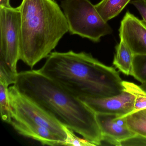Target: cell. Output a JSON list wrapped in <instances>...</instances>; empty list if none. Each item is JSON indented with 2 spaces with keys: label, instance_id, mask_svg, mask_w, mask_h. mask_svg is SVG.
<instances>
[{
  "label": "cell",
  "instance_id": "cell-1",
  "mask_svg": "<svg viewBox=\"0 0 146 146\" xmlns=\"http://www.w3.org/2000/svg\"><path fill=\"white\" fill-rule=\"evenodd\" d=\"M13 85L64 125L101 146L102 134L96 113L78 97L38 70L19 72Z\"/></svg>",
  "mask_w": 146,
  "mask_h": 146
},
{
  "label": "cell",
  "instance_id": "cell-2",
  "mask_svg": "<svg viewBox=\"0 0 146 146\" xmlns=\"http://www.w3.org/2000/svg\"><path fill=\"white\" fill-rule=\"evenodd\" d=\"M38 71L78 98L111 97L124 90L118 72L85 52H52Z\"/></svg>",
  "mask_w": 146,
  "mask_h": 146
},
{
  "label": "cell",
  "instance_id": "cell-3",
  "mask_svg": "<svg viewBox=\"0 0 146 146\" xmlns=\"http://www.w3.org/2000/svg\"><path fill=\"white\" fill-rule=\"evenodd\" d=\"M19 59L33 68L56 48L69 27L55 0H23Z\"/></svg>",
  "mask_w": 146,
  "mask_h": 146
},
{
  "label": "cell",
  "instance_id": "cell-4",
  "mask_svg": "<svg viewBox=\"0 0 146 146\" xmlns=\"http://www.w3.org/2000/svg\"><path fill=\"white\" fill-rule=\"evenodd\" d=\"M60 6L71 35L98 42L102 36L112 32L90 0H62Z\"/></svg>",
  "mask_w": 146,
  "mask_h": 146
},
{
  "label": "cell",
  "instance_id": "cell-5",
  "mask_svg": "<svg viewBox=\"0 0 146 146\" xmlns=\"http://www.w3.org/2000/svg\"><path fill=\"white\" fill-rule=\"evenodd\" d=\"M9 95L12 109V119H22L44 126L64 143L66 138L64 125L36 102L19 92L13 85L9 88Z\"/></svg>",
  "mask_w": 146,
  "mask_h": 146
},
{
  "label": "cell",
  "instance_id": "cell-6",
  "mask_svg": "<svg viewBox=\"0 0 146 146\" xmlns=\"http://www.w3.org/2000/svg\"><path fill=\"white\" fill-rule=\"evenodd\" d=\"M20 22L19 7H0V60L16 74L20 60Z\"/></svg>",
  "mask_w": 146,
  "mask_h": 146
},
{
  "label": "cell",
  "instance_id": "cell-7",
  "mask_svg": "<svg viewBox=\"0 0 146 146\" xmlns=\"http://www.w3.org/2000/svg\"><path fill=\"white\" fill-rule=\"evenodd\" d=\"M96 113L116 114L125 117L134 111L135 96L124 90L120 94L105 98H79Z\"/></svg>",
  "mask_w": 146,
  "mask_h": 146
},
{
  "label": "cell",
  "instance_id": "cell-8",
  "mask_svg": "<svg viewBox=\"0 0 146 146\" xmlns=\"http://www.w3.org/2000/svg\"><path fill=\"white\" fill-rule=\"evenodd\" d=\"M120 40L130 48L134 54H146V24L129 11L120 23Z\"/></svg>",
  "mask_w": 146,
  "mask_h": 146
},
{
  "label": "cell",
  "instance_id": "cell-9",
  "mask_svg": "<svg viewBox=\"0 0 146 146\" xmlns=\"http://www.w3.org/2000/svg\"><path fill=\"white\" fill-rule=\"evenodd\" d=\"M10 124L21 135L35 140L42 145H63V141L44 126L17 119H12Z\"/></svg>",
  "mask_w": 146,
  "mask_h": 146
},
{
  "label": "cell",
  "instance_id": "cell-10",
  "mask_svg": "<svg viewBox=\"0 0 146 146\" xmlns=\"http://www.w3.org/2000/svg\"><path fill=\"white\" fill-rule=\"evenodd\" d=\"M96 116L102 136L109 137L120 143L136 134L129 128L125 117L102 113H96Z\"/></svg>",
  "mask_w": 146,
  "mask_h": 146
},
{
  "label": "cell",
  "instance_id": "cell-11",
  "mask_svg": "<svg viewBox=\"0 0 146 146\" xmlns=\"http://www.w3.org/2000/svg\"><path fill=\"white\" fill-rule=\"evenodd\" d=\"M115 50L113 65L123 74L132 76L134 54L122 40L115 47Z\"/></svg>",
  "mask_w": 146,
  "mask_h": 146
},
{
  "label": "cell",
  "instance_id": "cell-12",
  "mask_svg": "<svg viewBox=\"0 0 146 146\" xmlns=\"http://www.w3.org/2000/svg\"><path fill=\"white\" fill-rule=\"evenodd\" d=\"M131 0H102L95 5L101 17L106 22L115 17L129 4Z\"/></svg>",
  "mask_w": 146,
  "mask_h": 146
},
{
  "label": "cell",
  "instance_id": "cell-13",
  "mask_svg": "<svg viewBox=\"0 0 146 146\" xmlns=\"http://www.w3.org/2000/svg\"><path fill=\"white\" fill-rule=\"evenodd\" d=\"M129 128L137 134L146 137V108L125 116Z\"/></svg>",
  "mask_w": 146,
  "mask_h": 146
},
{
  "label": "cell",
  "instance_id": "cell-14",
  "mask_svg": "<svg viewBox=\"0 0 146 146\" xmlns=\"http://www.w3.org/2000/svg\"><path fill=\"white\" fill-rule=\"evenodd\" d=\"M9 86L5 81L0 80V111L1 119L6 123L11 124L12 109L9 98Z\"/></svg>",
  "mask_w": 146,
  "mask_h": 146
},
{
  "label": "cell",
  "instance_id": "cell-15",
  "mask_svg": "<svg viewBox=\"0 0 146 146\" xmlns=\"http://www.w3.org/2000/svg\"><path fill=\"white\" fill-rule=\"evenodd\" d=\"M122 84L124 90L135 96L134 109L132 112L146 108V91L134 83L123 81Z\"/></svg>",
  "mask_w": 146,
  "mask_h": 146
},
{
  "label": "cell",
  "instance_id": "cell-16",
  "mask_svg": "<svg viewBox=\"0 0 146 146\" xmlns=\"http://www.w3.org/2000/svg\"><path fill=\"white\" fill-rule=\"evenodd\" d=\"M132 76L141 83L146 82V54H134Z\"/></svg>",
  "mask_w": 146,
  "mask_h": 146
},
{
  "label": "cell",
  "instance_id": "cell-17",
  "mask_svg": "<svg viewBox=\"0 0 146 146\" xmlns=\"http://www.w3.org/2000/svg\"><path fill=\"white\" fill-rule=\"evenodd\" d=\"M66 138L63 146H95L94 143L86 139L77 136L75 132L70 128L64 125Z\"/></svg>",
  "mask_w": 146,
  "mask_h": 146
},
{
  "label": "cell",
  "instance_id": "cell-18",
  "mask_svg": "<svg viewBox=\"0 0 146 146\" xmlns=\"http://www.w3.org/2000/svg\"><path fill=\"white\" fill-rule=\"evenodd\" d=\"M17 74L12 71L4 61L0 60V80L5 81L9 85L14 84Z\"/></svg>",
  "mask_w": 146,
  "mask_h": 146
},
{
  "label": "cell",
  "instance_id": "cell-19",
  "mask_svg": "<svg viewBox=\"0 0 146 146\" xmlns=\"http://www.w3.org/2000/svg\"><path fill=\"white\" fill-rule=\"evenodd\" d=\"M120 146H146V137L136 134L133 136L120 142Z\"/></svg>",
  "mask_w": 146,
  "mask_h": 146
},
{
  "label": "cell",
  "instance_id": "cell-20",
  "mask_svg": "<svg viewBox=\"0 0 146 146\" xmlns=\"http://www.w3.org/2000/svg\"><path fill=\"white\" fill-rule=\"evenodd\" d=\"M130 3L138 10L146 24V0H133Z\"/></svg>",
  "mask_w": 146,
  "mask_h": 146
},
{
  "label": "cell",
  "instance_id": "cell-21",
  "mask_svg": "<svg viewBox=\"0 0 146 146\" xmlns=\"http://www.w3.org/2000/svg\"><path fill=\"white\" fill-rule=\"evenodd\" d=\"M11 0H0V7H10L11 6L10 4Z\"/></svg>",
  "mask_w": 146,
  "mask_h": 146
},
{
  "label": "cell",
  "instance_id": "cell-22",
  "mask_svg": "<svg viewBox=\"0 0 146 146\" xmlns=\"http://www.w3.org/2000/svg\"><path fill=\"white\" fill-rule=\"evenodd\" d=\"M140 87L146 92V82L142 83H141V85H140Z\"/></svg>",
  "mask_w": 146,
  "mask_h": 146
},
{
  "label": "cell",
  "instance_id": "cell-23",
  "mask_svg": "<svg viewBox=\"0 0 146 146\" xmlns=\"http://www.w3.org/2000/svg\"></svg>",
  "mask_w": 146,
  "mask_h": 146
}]
</instances>
